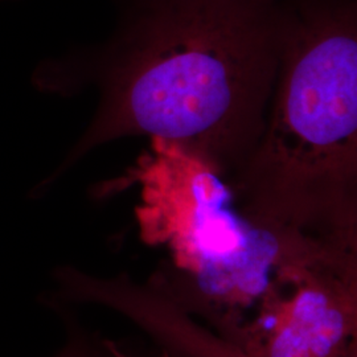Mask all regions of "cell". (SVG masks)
<instances>
[{"instance_id": "cell-6", "label": "cell", "mask_w": 357, "mask_h": 357, "mask_svg": "<svg viewBox=\"0 0 357 357\" xmlns=\"http://www.w3.org/2000/svg\"><path fill=\"white\" fill-rule=\"evenodd\" d=\"M163 357H167L166 355H163Z\"/></svg>"}, {"instance_id": "cell-3", "label": "cell", "mask_w": 357, "mask_h": 357, "mask_svg": "<svg viewBox=\"0 0 357 357\" xmlns=\"http://www.w3.org/2000/svg\"><path fill=\"white\" fill-rule=\"evenodd\" d=\"M357 258L315 265L229 337L252 357H356Z\"/></svg>"}, {"instance_id": "cell-4", "label": "cell", "mask_w": 357, "mask_h": 357, "mask_svg": "<svg viewBox=\"0 0 357 357\" xmlns=\"http://www.w3.org/2000/svg\"><path fill=\"white\" fill-rule=\"evenodd\" d=\"M68 301L109 307L147 333L167 357H252L241 347L197 323L191 312L151 278L132 281L128 274L102 280L64 268L56 273Z\"/></svg>"}, {"instance_id": "cell-1", "label": "cell", "mask_w": 357, "mask_h": 357, "mask_svg": "<svg viewBox=\"0 0 357 357\" xmlns=\"http://www.w3.org/2000/svg\"><path fill=\"white\" fill-rule=\"evenodd\" d=\"M102 45L44 61L40 91L96 86L89 128L57 174L103 143L150 137L228 181L264 132L280 64V0H119Z\"/></svg>"}, {"instance_id": "cell-5", "label": "cell", "mask_w": 357, "mask_h": 357, "mask_svg": "<svg viewBox=\"0 0 357 357\" xmlns=\"http://www.w3.org/2000/svg\"><path fill=\"white\" fill-rule=\"evenodd\" d=\"M57 357H131L110 342H100L76 332Z\"/></svg>"}, {"instance_id": "cell-2", "label": "cell", "mask_w": 357, "mask_h": 357, "mask_svg": "<svg viewBox=\"0 0 357 357\" xmlns=\"http://www.w3.org/2000/svg\"><path fill=\"white\" fill-rule=\"evenodd\" d=\"M280 3L265 128L227 184L255 224L357 248V1Z\"/></svg>"}]
</instances>
